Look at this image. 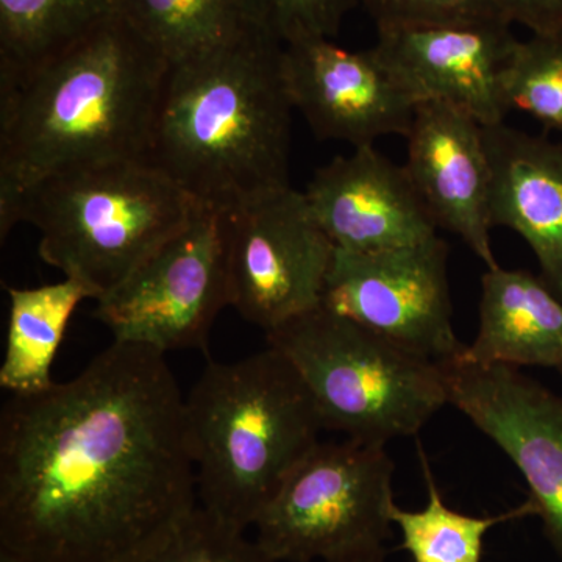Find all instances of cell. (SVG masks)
Here are the masks:
<instances>
[{
    "instance_id": "cell-1",
    "label": "cell",
    "mask_w": 562,
    "mask_h": 562,
    "mask_svg": "<svg viewBox=\"0 0 562 562\" xmlns=\"http://www.w3.org/2000/svg\"><path fill=\"white\" fill-rule=\"evenodd\" d=\"M199 505L187 408L161 351L113 341L0 413V547L122 562Z\"/></svg>"
},
{
    "instance_id": "cell-2",
    "label": "cell",
    "mask_w": 562,
    "mask_h": 562,
    "mask_svg": "<svg viewBox=\"0 0 562 562\" xmlns=\"http://www.w3.org/2000/svg\"><path fill=\"white\" fill-rule=\"evenodd\" d=\"M169 66L117 11L47 60L0 77V217L47 177L147 161Z\"/></svg>"
},
{
    "instance_id": "cell-3",
    "label": "cell",
    "mask_w": 562,
    "mask_h": 562,
    "mask_svg": "<svg viewBox=\"0 0 562 562\" xmlns=\"http://www.w3.org/2000/svg\"><path fill=\"white\" fill-rule=\"evenodd\" d=\"M283 47L261 24L169 66L147 161L199 205L228 211L291 187Z\"/></svg>"
},
{
    "instance_id": "cell-4",
    "label": "cell",
    "mask_w": 562,
    "mask_h": 562,
    "mask_svg": "<svg viewBox=\"0 0 562 562\" xmlns=\"http://www.w3.org/2000/svg\"><path fill=\"white\" fill-rule=\"evenodd\" d=\"M184 408L199 505L241 531L324 430L301 373L269 346L239 361H211Z\"/></svg>"
},
{
    "instance_id": "cell-5",
    "label": "cell",
    "mask_w": 562,
    "mask_h": 562,
    "mask_svg": "<svg viewBox=\"0 0 562 562\" xmlns=\"http://www.w3.org/2000/svg\"><path fill=\"white\" fill-rule=\"evenodd\" d=\"M201 206L149 161L106 162L32 184L0 217V235L29 222L38 228L44 262L79 280L99 301Z\"/></svg>"
},
{
    "instance_id": "cell-6",
    "label": "cell",
    "mask_w": 562,
    "mask_h": 562,
    "mask_svg": "<svg viewBox=\"0 0 562 562\" xmlns=\"http://www.w3.org/2000/svg\"><path fill=\"white\" fill-rule=\"evenodd\" d=\"M312 392L324 430L386 447L425 427L447 403L441 362L419 357L319 306L266 333Z\"/></svg>"
},
{
    "instance_id": "cell-7",
    "label": "cell",
    "mask_w": 562,
    "mask_h": 562,
    "mask_svg": "<svg viewBox=\"0 0 562 562\" xmlns=\"http://www.w3.org/2000/svg\"><path fill=\"white\" fill-rule=\"evenodd\" d=\"M394 471L386 447L317 442L262 509L255 542L276 562H328L384 546Z\"/></svg>"
},
{
    "instance_id": "cell-8",
    "label": "cell",
    "mask_w": 562,
    "mask_h": 562,
    "mask_svg": "<svg viewBox=\"0 0 562 562\" xmlns=\"http://www.w3.org/2000/svg\"><path fill=\"white\" fill-rule=\"evenodd\" d=\"M95 302L94 317L113 341L165 355L205 350L214 321L232 305L225 211L201 206L187 227Z\"/></svg>"
},
{
    "instance_id": "cell-9",
    "label": "cell",
    "mask_w": 562,
    "mask_h": 562,
    "mask_svg": "<svg viewBox=\"0 0 562 562\" xmlns=\"http://www.w3.org/2000/svg\"><path fill=\"white\" fill-rule=\"evenodd\" d=\"M232 305L266 333L322 305L336 247L302 191L281 188L225 211Z\"/></svg>"
},
{
    "instance_id": "cell-10",
    "label": "cell",
    "mask_w": 562,
    "mask_h": 562,
    "mask_svg": "<svg viewBox=\"0 0 562 562\" xmlns=\"http://www.w3.org/2000/svg\"><path fill=\"white\" fill-rule=\"evenodd\" d=\"M322 306L436 362L464 350L452 321L441 238L382 251L335 250Z\"/></svg>"
},
{
    "instance_id": "cell-11",
    "label": "cell",
    "mask_w": 562,
    "mask_h": 562,
    "mask_svg": "<svg viewBox=\"0 0 562 562\" xmlns=\"http://www.w3.org/2000/svg\"><path fill=\"white\" fill-rule=\"evenodd\" d=\"M450 403L522 473L543 535L562 562V397L512 366L442 362Z\"/></svg>"
},
{
    "instance_id": "cell-12",
    "label": "cell",
    "mask_w": 562,
    "mask_h": 562,
    "mask_svg": "<svg viewBox=\"0 0 562 562\" xmlns=\"http://www.w3.org/2000/svg\"><path fill=\"white\" fill-rule=\"evenodd\" d=\"M283 72L292 106L314 135L355 149L384 136L405 138L419 105L375 50H347L330 38L284 44Z\"/></svg>"
},
{
    "instance_id": "cell-13",
    "label": "cell",
    "mask_w": 562,
    "mask_h": 562,
    "mask_svg": "<svg viewBox=\"0 0 562 562\" xmlns=\"http://www.w3.org/2000/svg\"><path fill=\"white\" fill-rule=\"evenodd\" d=\"M517 41L512 24L495 18L380 29L372 49L417 103H447L494 127L509 113L503 70Z\"/></svg>"
},
{
    "instance_id": "cell-14",
    "label": "cell",
    "mask_w": 562,
    "mask_h": 562,
    "mask_svg": "<svg viewBox=\"0 0 562 562\" xmlns=\"http://www.w3.org/2000/svg\"><path fill=\"white\" fill-rule=\"evenodd\" d=\"M405 169L438 228L460 236L484 262L492 249V169L484 127L442 102H420L406 133Z\"/></svg>"
},
{
    "instance_id": "cell-15",
    "label": "cell",
    "mask_w": 562,
    "mask_h": 562,
    "mask_svg": "<svg viewBox=\"0 0 562 562\" xmlns=\"http://www.w3.org/2000/svg\"><path fill=\"white\" fill-rule=\"evenodd\" d=\"M303 194L336 249L391 250L438 236L405 166L373 146L333 158L314 172Z\"/></svg>"
},
{
    "instance_id": "cell-16",
    "label": "cell",
    "mask_w": 562,
    "mask_h": 562,
    "mask_svg": "<svg viewBox=\"0 0 562 562\" xmlns=\"http://www.w3.org/2000/svg\"><path fill=\"white\" fill-rule=\"evenodd\" d=\"M492 227L522 236L562 299V144L503 124L484 127Z\"/></svg>"
},
{
    "instance_id": "cell-17",
    "label": "cell",
    "mask_w": 562,
    "mask_h": 562,
    "mask_svg": "<svg viewBox=\"0 0 562 562\" xmlns=\"http://www.w3.org/2000/svg\"><path fill=\"white\" fill-rule=\"evenodd\" d=\"M460 358L480 366H562V299L522 269H486L479 331Z\"/></svg>"
},
{
    "instance_id": "cell-18",
    "label": "cell",
    "mask_w": 562,
    "mask_h": 562,
    "mask_svg": "<svg viewBox=\"0 0 562 562\" xmlns=\"http://www.w3.org/2000/svg\"><path fill=\"white\" fill-rule=\"evenodd\" d=\"M7 292L9 330L0 386L11 395L38 394L55 383L50 369L70 317L81 302L94 301V294L69 277L58 283L9 288Z\"/></svg>"
},
{
    "instance_id": "cell-19",
    "label": "cell",
    "mask_w": 562,
    "mask_h": 562,
    "mask_svg": "<svg viewBox=\"0 0 562 562\" xmlns=\"http://www.w3.org/2000/svg\"><path fill=\"white\" fill-rule=\"evenodd\" d=\"M121 11V0H0V77L58 54Z\"/></svg>"
},
{
    "instance_id": "cell-20",
    "label": "cell",
    "mask_w": 562,
    "mask_h": 562,
    "mask_svg": "<svg viewBox=\"0 0 562 562\" xmlns=\"http://www.w3.org/2000/svg\"><path fill=\"white\" fill-rule=\"evenodd\" d=\"M121 11L169 65L209 54L260 24L249 0H121Z\"/></svg>"
},
{
    "instance_id": "cell-21",
    "label": "cell",
    "mask_w": 562,
    "mask_h": 562,
    "mask_svg": "<svg viewBox=\"0 0 562 562\" xmlns=\"http://www.w3.org/2000/svg\"><path fill=\"white\" fill-rule=\"evenodd\" d=\"M417 449L427 484V505L422 509H403L394 505L391 509L392 525L401 531V549L412 557L413 562H482L484 541L492 528L536 516L530 501L497 516L476 517L450 508L443 502L419 442Z\"/></svg>"
},
{
    "instance_id": "cell-22",
    "label": "cell",
    "mask_w": 562,
    "mask_h": 562,
    "mask_svg": "<svg viewBox=\"0 0 562 562\" xmlns=\"http://www.w3.org/2000/svg\"><path fill=\"white\" fill-rule=\"evenodd\" d=\"M508 110L562 132V33L517 41L503 70Z\"/></svg>"
},
{
    "instance_id": "cell-23",
    "label": "cell",
    "mask_w": 562,
    "mask_h": 562,
    "mask_svg": "<svg viewBox=\"0 0 562 562\" xmlns=\"http://www.w3.org/2000/svg\"><path fill=\"white\" fill-rule=\"evenodd\" d=\"M122 562H276L246 531L236 530L201 505Z\"/></svg>"
},
{
    "instance_id": "cell-24",
    "label": "cell",
    "mask_w": 562,
    "mask_h": 562,
    "mask_svg": "<svg viewBox=\"0 0 562 562\" xmlns=\"http://www.w3.org/2000/svg\"><path fill=\"white\" fill-rule=\"evenodd\" d=\"M255 20L281 43L333 38L360 0H249Z\"/></svg>"
},
{
    "instance_id": "cell-25",
    "label": "cell",
    "mask_w": 562,
    "mask_h": 562,
    "mask_svg": "<svg viewBox=\"0 0 562 562\" xmlns=\"http://www.w3.org/2000/svg\"><path fill=\"white\" fill-rule=\"evenodd\" d=\"M360 3L375 21L376 31L501 18L490 0H360Z\"/></svg>"
},
{
    "instance_id": "cell-26",
    "label": "cell",
    "mask_w": 562,
    "mask_h": 562,
    "mask_svg": "<svg viewBox=\"0 0 562 562\" xmlns=\"http://www.w3.org/2000/svg\"><path fill=\"white\" fill-rule=\"evenodd\" d=\"M498 16L531 35L562 33V0H490Z\"/></svg>"
},
{
    "instance_id": "cell-27",
    "label": "cell",
    "mask_w": 562,
    "mask_h": 562,
    "mask_svg": "<svg viewBox=\"0 0 562 562\" xmlns=\"http://www.w3.org/2000/svg\"><path fill=\"white\" fill-rule=\"evenodd\" d=\"M328 562H386V547H372Z\"/></svg>"
},
{
    "instance_id": "cell-28",
    "label": "cell",
    "mask_w": 562,
    "mask_h": 562,
    "mask_svg": "<svg viewBox=\"0 0 562 562\" xmlns=\"http://www.w3.org/2000/svg\"><path fill=\"white\" fill-rule=\"evenodd\" d=\"M0 562H40L27 557V554L14 552V550L0 547Z\"/></svg>"
},
{
    "instance_id": "cell-29",
    "label": "cell",
    "mask_w": 562,
    "mask_h": 562,
    "mask_svg": "<svg viewBox=\"0 0 562 562\" xmlns=\"http://www.w3.org/2000/svg\"><path fill=\"white\" fill-rule=\"evenodd\" d=\"M558 371H560V372H561V375H562V366H561V368H560V369H558Z\"/></svg>"
}]
</instances>
